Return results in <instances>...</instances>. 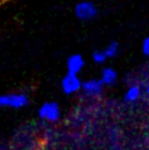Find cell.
I'll return each instance as SVG.
<instances>
[{"mask_svg": "<svg viewBox=\"0 0 149 150\" xmlns=\"http://www.w3.org/2000/svg\"><path fill=\"white\" fill-rule=\"evenodd\" d=\"M75 14L79 20L88 22L98 16V8L92 1H81L76 5Z\"/></svg>", "mask_w": 149, "mask_h": 150, "instance_id": "obj_2", "label": "cell"}, {"mask_svg": "<svg viewBox=\"0 0 149 150\" xmlns=\"http://www.w3.org/2000/svg\"><path fill=\"white\" fill-rule=\"evenodd\" d=\"M140 94H141V90L138 86H131L124 95V99L126 102H134L139 98Z\"/></svg>", "mask_w": 149, "mask_h": 150, "instance_id": "obj_8", "label": "cell"}, {"mask_svg": "<svg viewBox=\"0 0 149 150\" xmlns=\"http://www.w3.org/2000/svg\"><path fill=\"white\" fill-rule=\"evenodd\" d=\"M92 58H93L94 62L98 63V64L104 63L106 61V59H107V57H106L103 50H96V51H94V53L92 54Z\"/></svg>", "mask_w": 149, "mask_h": 150, "instance_id": "obj_10", "label": "cell"}, {"mask_svg": "<svg viewBox=\"0 0 149 150\" xmlns=\"http://www.w3.org/2000/svg\"><path fill=\"white\" fill-rule=\"evenodd\" d=\"M103 86L104 84L102 83L101 80H88V81L82 83L81 89L83 90V92L85 93L87 96L90 97H97L103 91Z\"/></svg>", "mask_w": 149, "mask_h": 150, "instance_id": "obj_5", "label": "cell"}, {"mask_svg": "<svg viewBox=\"0 0 149 150\" xmlns=\"http://www.w3.org/2000/svg\"><path fill=\"white\" fill-rule=\"evenodd\" d=\"M85 65V60L81 54H73L66 60V69L68 74L78 75L83 69Z\"/></svg>", "mask_w": 149, "mask_h": 150, "instance_id": "obj_6", "label": "cell"}, {"mask_svg": "<svg viewBox=\"0 0 149 150\" xmlns=\"http://www.w3.org/2000/svg\"><path fill=\"white\" fill-rule=\"evenodd\" d=\"M146 94H147L148 96H149V85L147 86V87H146Z\"/></svg>", "mask_w": 149, "mask_h": 150, "instance_id": "obj_12", "label": "cell"}, {"mask_svg": "<svg viewBox=\"0 0 149 150\" xmlns=\"http://www.w3.org/2000/svg\"><path fill=\"white\" fill-rule=\"evenodd\" d=\"M119 43L115 41H112L106 46V48L103 50V51L107 58H113L114 56H117V53H119Z\"/></svg>", "mask_w": 149, "mask_h": 150, "instance_id": "obj_9", "label": "cell"}, {"mask_svg": "<svg viewBox=\"0 0 149 150\" xmlns=\"http://www.w3.org/2000/svg\"><path fill=\"white\" fill-rule=\"evenodd\" d=\"M29 104V97L24 93H7L0 95V107L23 108Z\"/></svg>", "mask_w": 149, "mask_h": 150, "instance_id": "obj_1", "label": "cell"}, {"mask_svg": "<svg viewBox=\"0 0 149 150\" xmlns=\"http://www.w3.org/2000/svg\"><path fill=\"white\" fill-rule=\"evenodd\" d=\"M39 117L48 122H56L60 117V108L56 102H45L39 108Z\"/></svg>", "mask_w": 149, "mask_h": 150, "instance_id": "obj_3", "label": "cell"}, {"mask_svg": "<svg viewBox=\"0 0 149 150\" xmlns=\"http://www.w3.org/2000/svg\"><path fill=\"white\" fill-rule=\"evenodd\" d=\"M142 51L146 56H149V36L143 40L142 43Z\"/></svg>", "mask_w": 149, "mask_h": 150, "instance_id": "obj_11", "label": "cell"}, {"mask_svg": "<svg viewBox=\"0 0 149 150\" xmlns=\"http://www.w3.org/2000/svg\"><path fill=\"white\" fill-rule=\"evenodd\" d=\"M82 87V82L78 75L74 74H66L61 81V88L64 93L68 95L74 94L78 92Z\"/></svg>", "mask_w": 149, "mask_h": 150, "instance_id": "obj_4", "label": "cell"}, {"mask_svg": "<svg viewBox=\"0 0 149 150\" xmlns=\"http://www.w3.org/2000/svg\"><path fill=\"white\" fill-rule=\"evenodd\" d=\"M100 80L104 85H113L117 80V73L112 67H104L102 69L101 79Z\"/></svg>", "mask_w": 149, "mask_h": 150, "instance_id": "obj_7", "label": "cell"}]
</instances>
